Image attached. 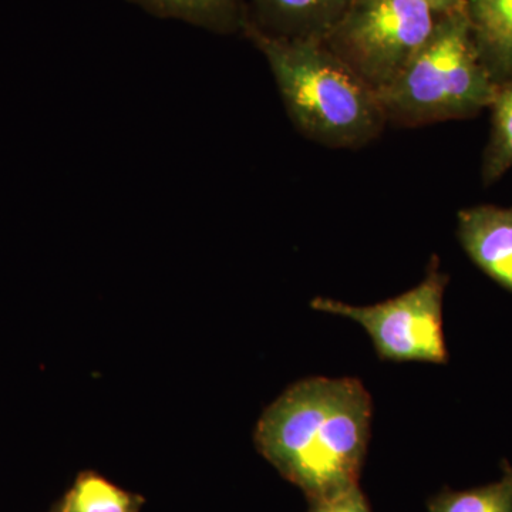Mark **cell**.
<instances>
[{
  "instance_id": "1",
  "label": "cell",
  "mask_w": 512,
  "mask_h": 512,
  "mask_svg": "<svg viewBox=\"0 0 512 512\" xmlns=\"http://www.w3.org/2000/svg\"><path fill=\"white\" fill-rule=\"evenodd\" d=\"M372 412L360 380H301L262 414L255 444L282 477L318 500L359 484Z\"/></svg>"
},
{
  "instance_id": "2",
  "label": "cell",
  "mask_w": 512,
  "mask_h": 512,
  "mask_svg": "<svg viewBox=\"0 0 512 512\" xmlns=\"http://www.w3.org/2000/svg\"><path fill=\"white\" fill-rule=\"evenodd\" d=\"M268 60L293 124L332 148L365 147L382 133L386 117L375 90L359 79L322 40L289 39L244 23Z\"/></svg>"
},
{
  "instance_id": "3",
  "label": "cell",
  "mask_w": 512,
  "mask_h": 512,
  "mask_svg": "<svg viewBox=\"0 0 512 512\" xmlns=\"http://www.w3.org/2000/svg\"><path fill=\"white\" fill-rule=\"evenodd\" d=\"M497 87L463 5L440 16L402 73L376 94L387 123L414 127L476 117L490 109Z\"/></svg>"
},
{
  "instance_id": "4",
  "label": "cell",
  "mask_w": 512,
  "mask_h": 512,
  "mask_svg": "<svg viewBox=\"0 0 512 512\" xmlns=\"http://www.w3.org/2000/svg\"><path fill=\"white\" fill-rule=\"evenodd\" d=\"M441 15L427 0H350L322 42L379 93L429 40Z\"/></svg>"
},
{
  "instance_id": "5",
  "label": "cell",
  "mask_w": 512,
  "mask_h": 512,
  "mask_svg": "<svg viewBox=\"0 0 512 512\" xmlns=\"http://www.w3.org/2000/svg\"><path fill=\"white\" fill-rule=\"evenodd\" d=\"M448 276L434 256L426 278L416 288L372 306H352L316 298L315 311L345 316L369 333L377 355L389 362H426L446 365L448 350L443 332V301Z\"/></svg>"
},
{
  "instance_id": "6",
  "label": "cell",
  "mask_w": 512,
  "mask_h": 512,
  "mask_svg": "<svg viewBox=\"0 0 512 512\" xmlns=\"http://www.w3.org/2000/svg\"><path fill=\"white\" fill-rule=\"evenodd\" d=\"M457 237L471 262L512 293V207L464 208L457 215Z\"/></svg>"
},
{
  "instance_id": "7",
  "label": "cell",
  "mask_w": 512,
  "mask_h": 512,
  "mask_svg": "<svg viewBox=\"0 0 512 512\" xmlns=\"http://www.w3.org/2000/svg\"><path fill=\"white\" fill-rule=\"evenodd\" d=\"M349 3L350 0H254L255 20L245 22L272 36L323 40Z\"/></svg>"
},
{
  "instance_id": "8",
  "label": "cell",
  "mask_w": 512,
  "mask_h": 512,
  "mask_svg": "<svg viewBox=\"0 0 512 512\" xmlns=\"http://www.w3.org/2000/svg\"><path fill=\"white\" fill-rule=\"evenodd\" d=\"M471 33L497 84L512 79V0H466Z\"/></svg>"
},
{
  "instance_id": "9",
  "label": "cell",
  "mask_w": 512,
  "mask_h": 512,
  "mask_svg": "<svg viewBox=\"0 0 512 512\" xmlns=\"http://www.w3.org/2000/svg\"><path fill=\"white\" fill-rule=\"evenodd\" d=\"M146 500L117 487L94 471H84L57 505V512H140Z\"/></svg>"
},
{
  "instance_id": "10",
  "label": "cell",
  "mask_w": 512,
  "mask_h": 512,
  "mask_svg": "<svg viewBox=\"0 0 512 512\" xmlns=\"http://www.w3.org/2000/svg\"><path fill=\"white\" fill-rule=\"evenodd\" d=\"M156 15L187 20L218 32L244 26L239 0H131Z\"/></svg>"
},
{
  "instance_id": "11",
  "label": "cell",
  "mask_w": 512,
  "mask_h": 512,
  "mask_svg": "<svg viewBox=\"0 0 512 512\" xmlns=\"http://www.w3.org/2000/svg\"><path fill=\"white\" fill-rule=\"evenodd\" d=\"M491 109V134L484 151L481 178L497 183L512 168V79L498 84Z\"/></svg>"
},
{
  "instance_id": "12",
  "label": "cell",
  "mask_w": 512,
  "mask_h": 512,
  "mask_svg": "<svg viewBox=\"0 0 512 512\" xmlns=\"http://www.w3.org/2000/svg\"><path fill=\"white\" fill-rule=\"evenodd\" d=\"M430 512H512V466L505 463L503 477L467 491H441L430 500Z\"/></svg>"
},
{
  "instance_id": "13",
  "label": "cell",
  "mask_w": 512,
  "mask_h": 512,
  "mask_svg": "<svg viewBox=\"0 0 512 512\" xmlns=\"http://www.w3.org/2000/svg\"><path fill=\"white\" fill-rule=\"evenodd\" d=\"M308 512H370V508L359 484H356L328 497L309 501Z\"/></svg>"
},
{
  "instance_id": "14",
  "label": "cell",
  "mask_w": 512,
  "mask_h": 512,
  "mask_svg": "<svg viewBox=\"0 0 512 512\" xmlns=\"http://www.w3.org/2000/svg\"><path fill=\"white\" fill-rule=\"evenodd\" d=\"M439 13L451 12V10L461 8L466 0H427Z\"/></svg>"
},
{
  "instance_id": "15",
  "label": "cell",
  "mask_w": 512,
  "mask_h": 512,
  "mask_svg": "<svg viewBox=\"0 0 512 512\" xmlns=\"http://www.w3.org/2000/svg\"><path fill=\"white\" fill-rule=\"evenodd\" d=\"M57 512V511H56Z\"/></svg>"
}]
</instances>
